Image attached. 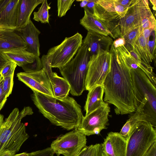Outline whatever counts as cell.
<instances>
[{
	"mask_svg": "<svg viewBox=\"0 0 156 156\" xmlns=\"http://www.w3.org/2000/svg\"><path fill=\"white\" fill-rule=\"evenodd\" d=\"M54 154L52 149L50 147L28 153V156H54Z\"/></svg>",
	"mask_w": 156,
	"mask_h": 156,
	"instance_id": "35",
	"label": "cell"
},
{
	"mask_svg": "<svg viewBox=\"0 0 156 156\" xmlns=\"http://www.w3.org/2000/svg\"><path fill=\"white\" fill-rule=\"evenodd\" d=\"M22 67L26 73H33L38 72L41 70L43 68L41 58L39 57L35 56L34 62L28 63Z\"/></svg>",
	"mask_w": 156,
	"mask_h": 156,
	"instance_id": "30",
	"label": "cell"
},
{
	"mask_svg": "<svg viewBox=\"0 0 156 156\" xmlns=\"http://www.w3.org/2000/svg\"><path fill=\"white\" fill-rule=\"evenodd\" d=\"M3 118V116L2 115L0 114V129L1 128L2 125L4 122Z\"/></svg>",
	"mask_w": 156,
	"mask_h": 156,
	"instance_id": "46",
	"label": "cell"
},
{
	"mask_svg": "<svg viewBox=\"0 0 156 156\" xmlns=\"http://www.w3.org/2000/svg\"><path fill=\"white\" fill-rule=\"evenodd\" d=\"M50 8L47 0H44L41 6L37 12H34L33 19L38 22L42 23H49L48 10Z\"/></svg>",
	"mask_w": 156,
	"mask_h": 156,
	"instance_id": "28",
	"label": "cell"
},
{
	"mask_svg": "<svg viewBox=\"0 0 156 156\" xmlns=\"http://www.w3.org/2000/svg\"><path fill=\"white\" fill-rule=\"evenodd\" d=\"M84 9V15L80 20V24L88 32L106 36H109L108 31L102 23L88 10Z\"/></svg>",
	"mask_w": 156,
	"mask_h": 156,
	"instance_id": "22",
	"label": "cell"
},
{
	"mask_svg": "<svg viewBox=\"0 0 156 156\" xmlns=\"http://www.w3.org/2000/svg\"><path fill=\"white\" fill-rule=\"evenodd\" d=\"M131 122V130L126 139V156H144L156 142V128L145 122Z\"/></svg>",
	"mask_w": 156,
	"mask_h": 156,
	"instance_id": "6",
	"label": "cell"
},
{
	"mask_svg": "<svg viewBox=\"0 0 156 156\" xmlns=\"http://www.w3.org/2000/svg\"><path fill=\"white\" fill-rule=\"evenodd\" d=\"M134 0H115L118 4L126 8H128Z\"/></svg>",
	"mask_w": 156,
	"mask_h": 156,
	"instance_id": "42",
	"label": "cell"
},
{
	"mask_svg": "<svg viewBox=\"0 0 156 156\" xmlns=\"http://www.w3.org/2000/svg\"><path fill=\"white\" fill-rule=\"evenodd\" d=\"M17 65L13 61L9 60L2 70L0 74L3 78L14 75Z\"/></svg>",
	"mask_w": 156,
	"mask_h": 156,
	"instance_id": "32",
	"label": "cell"
},
{
	"mask_svg": "<svg viewBox=\"0 0 156 156\" xmlns=\"http://www.w3.org/2000/svg\"><path fill=\"white\" fill-rule=\"evenodd\" d=\"M9 60L13 61L17 65L22 67L34 62L35 56L25 49H18L3 52Z\"/></svg>",
	"mask_w": 156,
	"mask_h": 156,
	"instance_id": "24",
	"label": "cell"
},
{
	"mask_svg": "<svg viewBox=\"0 0 156 156\" xmlns=\"http://www.w3.org/2000/svg\"><path fill=\"white\" fill-rule=\"evenodd\" d=\"M13 156H28V153L23 152L20 154H15Z\"/></svg>",
	"mask_w": 156,
	"mask_h": 156,
	"instance_id": "45",
	"label": "cell"
},
{
	"mask_svg": "<svg viewBox=\"0 0 156 156\" xmlns=\"http://www.w3.org/2000/svg\"><path fill=\"white\" fill-rule=\"evenodd\" d=\"M102 144L108 156H126V140L119 133H109Z\"/></svg>",
	"mask_w": 156,
	"mask_h": 156,
	"instance_id": "15",
	"label": "cell"
},
{
	"mask_svg": "<svg viewBox=\"0 0 156 156\" xmlns=\"http://www.w3.org/2000/svg\"><path fill=\"white\" fill-rule=\"evenodd\" d=\"M96 2L106 10L115 12L122 18L124 16L128 8L117 3L115 0H96Z\"/></svg>",
	"mask_w": 156,
	"mask_h": 156,
	"instance_id": "26",
	"label": "cell"
},
{
	"mask_svg": "<svg viewBox=\"0 0 156 156\" xmlns=\"http://www.w3.org/2000/svg\"><path fill=\"white\" fill-rule=\"evenodd\" d=\"M96 1L92 14L107 29L110 37L114 39L121 37L120 21L122 17L115 12L106 10Z\"/></svg>",
	"mask_w": 156,
	"mask_h": 156,
	"instance_id": "13",
	"label": "cell"
},
{
	"mask_svg": "<svg viewBox=\"0 0 156 156\" xmlns=\"http://www.w3.org/2000/svg\"><path fill=\"white\" fill-rule=\"evenodd\" d=\"M16 154L13 152L7 151L4 152L1 156H13Z\"/></svg>",
	"mask_w": 156,
	"mask_h": 156,
	"instance_id": "43",
	"label": "cell"
},
{
	"mask_svg": "<svg viewBox=\"0 0 156 156\" xmlns=\"http://www.w3.org/2000/svg\"><path fill=\"white\" fill-rule=\"evenodd\" d=\"M19 0H0V28L16 29Z\"/></svg>",
	"mask_w": 156,
	"mask_h": 156,
	"instance_id": "14",
	"label": "cell"
},
{
	"mask_svg": "<svg viewBox=\"0 0 156 156\" xmlns=\"http://www.w3.org/2000/svg\"><path fill=\"white\" fill-rule=\"evenodd\" d=\"M141 26L142 30L148 28L156 29V21L153 14L143 20Z\"/></svg>",
	"mask_w": 156,
	"mask_h": 156,
	"instance_id": "34",
	"label": "cell"
},
{
	"mask_svg": "<svg viewBox=\"0 0 156 156\" xmlns=\"http://www.w3.org/2000/svg\"><path fill=\"white\" fill-rule=\"evenodd\" d=\"M109 71L102 84L105 95L104 101L115 106L117 115L135 111L130 69L127 65L121 47L112 44Z\"/></svg>",
	"mask_w": 156,
	"mask_h": 156,
	"instance_id": "1",
	"label": "cell"
},
{
	"mask_svg": "<svg viewBox=\"0 0 156 156\" xmlns=\"http://www.w3.org/2000/svg\"><path fill=\"white\" fill-rule=\"evenodd\" d=\"M27 45L26 50L35 56L40 55L39 35L41 32L36 28L30 20L29 23L24 27L15 30Z\"/></svg>",
	"mask_w": 156,
	"mask_h": 156,
	"instance_id": "16",
	"label": "cell"
},
{
	"mask_svg": "<svg viewBox=\"0 0 156 156\" xmlns=\"http://www.w3.org/2000/svg\"><path fill=\"white\" fill-rule=\"evenodd\" d=\"M3 78L2 77L0 81V111L3 107L7 100L3 89Z\"/></svg>",
	"mask_w": 156,
	"mask_h": 156,
	"instance_id": "37",
	"label": "cell"
},
{
	"mask_svg": "<svg viewBox=\"0 0 156 156\" xmlns=\"http://www.w3.org/2000/svg\"><path fill=\"white\" fill-rule=\"evenodd\" d=\"M31 97L39 111L53 125L68 130L80 125L84 116L81 106L73 98L61 99L35 92Z\"/></svg>",
	"mask_w": 156,
	"mask_h": 156,
	"instance_id": "2",
	"label": "cell"
},
{
	"mask_svg": "<svg viewBox=\"0 0 156 156\" xmlns=\"http://www.w3.org/2000/svg\"><path fill=\"white\" fill-rule=\"evenodd\" d=\"M144 156H156V142L152 145Z\"/></svg>",
	"mask_w": 156,
	"mask_h": 156,
	"instance_id": "39",
	"label": "cell"
},
{
	"mask_svg": "<svg viewBox=\"0 0 156 156\" xmlns=\"http://www.w3.org/2000/svg\"><path fill=\"white\" fill-rule=\"evenodd\" d=\"M125 44V41L123 38L120 37L115 39L113 41L112 44L115 48H117L124 45Z\"/></svg>",
	"mask_w": 156,
	"mask_h": 156,
	"instance_id": "41",
	"label": "cell"
},
{
	"mask_svg": "<svg viewBox=\"0 0 156 156\" xmlns=\"http://www.w3.org/2000/svg\"><path fill=\"white\" fill-rule=\"evenodd\" d=\"M33 113L29 106L25 107L20 112L15 108L3 122L0 129V156L7 151L16 153L19 151L29 137L21 120L26 115Z\"/></svg>",
	"mask_w": 156,
	"mask_h": 156,
	"instance_id": "4",
	"label": "cell"
},
{
	"mask_svg": "<svg viewBox=\"0 0 156 156\" xmlns=\"http://www.w3.org/2000/svg\"><path fill=\"white\" fill-rule=\"evenodd\" d=\"M152 3V4L153 5V9L154 10H156V0H150V1Z\"/></svg>",
	"mask_w": 156,
	"mask_h": 156,
	"instance_id": "47",
	"label": "cell"
},
{
	"mask_svg": "<svg viewBox=\"0 0 156 156\" xmlns=\"http://www.w3.org/2000/svg\"><path fill=\"white\" fill-rule=\"evenodd\" d=\"M90 54L87 44H82L74 58L63 67L59 69L62 75L70 85L71 94L81 95L86 90V81Z\"/></svg>",
	"mask_w": 156,
	"mask_h": 156,
	"instance_id": "5",
	"label": "cell"
},
{
	"mask_svg": "<svg viewBox=\"0 0 156 156\" xmlns=\"http://www.w3.org/2000/svg\"><path fill=\"white\" fill-rule=\"evenodd\" d=\"M131 127V124L130 121L128 120L122 128L119 134L126 139L130 131Z\"/></svg>",
	"mask_w": 156,
	"mask_h": 156,
	"instance_id": "36",
	"label": "cell"
},
{
	"mask_svg": "<svg viewBox=\"0 0 156 156\" xmlns=\"http://www.w3.org/2000/svg\"><path fill=\"white\" fill-rule=\"evenodd\" d=\"M101 156H108L103 151Z\"/></svg>",
	"mask_w": 156,
	"mask_h": 156,
	"instance_id": "48",
	"label": "cell"
},
{
	"mask_svg": "<svg viewBox=\"0 0 156 156\" xmlns=\"http://www.w3.org/2000/svg\"><path fill=\"white\" fill-rule=\"evenodd\" d=\"M103 151L102 144H96L85 146L77 156H101Z\"/></svg>",
	"mask_w": 156,
	"mask_h": 156,
	"instance_id": "29",
	"label": "cell"
},
{
	"mask_svg": "<svg viewBox=\"0 0 156 156\" xmlns=\"http://www.w3.org/2000/svg\"><path fill=\"white\" fill-rule=\"evenodd\" d=\"M27 45L14 30L2 29L0 30V52L18 49H26Z\"/></svg>",
	"mask_w": 156,
	"mask_h": 156,
	"instance_id": "18",
	"label": "cell"
},
{
	"mask_svg": "<svg viewBox=\"0 0 156 156\" xmlns=\"http://www.w3.org/2000/svg\"><path fill=\"white\" fill-rule=\"evenodd\" d=\"M156 29L151 28H148L142 30V34L143 37L146 39H147L151 35L152 33L154 31H156Z\"/></svg>",
	"mask_w": 156,
	"mask_h": 156,
	"instance_id": "40",
	"label": "cell"
},
{
	"mask_svg": "<svg viewBox=\"0 0 156 156\" xmlns=\"http://www.w3.org/2000/svg\"><path fill=\"white\" fill-rule=\"evenodd\" d=\"M82 2L80 4V5L81 7L83 8L86 6L88 2V0H81L79 1Z\"/></svg>",
	"mask_w": 156,
	"mask_h": 156,
	"instance_id": "44",
	"label": "cell"
},
{
	"mask_svg": "<svg viewBox=\"0 0 156 156\" xmlns=\"http://www.w3.org/2000/svg\"><path fill=\"white\" fill-rule=\"evenodd\" d=\"M2 78L1 75L0 74V81H1V79Z\"/></svg>",
	"mask_w": 156,
	"mask_h": 156,
	"instance_id": "49",
	"label": "cell"
},
{
	"mask_svg": "<svg viewBox=\"0 0 156 156\" xmlns=\"http://www.w3.org/2000/svg\"><path fill=\"white\" fill-rule=\"evenodd\" d=\"M121 47L126 63L130 69L138 68L140 69L145 73L152 82L156 85V77L153 71V67L142 61L137 54H135L133 57L124 45Z\"/></svg>",
	"mask_w": 156,
	"mask_h": 156,
	"instance_id": "20",
	"label": "cell"
},
{
	"mask_svg": "<svg viewBox=\"0 0 156 156\" xmlns=\"http://www.w3.org/2000/svg\"><path fill=\"white\" fill-rule=\"evenodd\" d=\"M1 29H1V28H0V30Z\"/></svg>",
	"mask_w": 156,
	"mask_h": 156,
	"instance_id": "50",
	"label": "cell"
},
{
	"mask_svg": "<svg viewBox=\"0 0 156 156\" xmlns=\"http://www.w3.org/2000/svg\"><path fill=\"white\" fill-rule=\"evenodd\" d=\"M9 61L3 53L0 52V74L3 68Z\"/></svg>",
	"mask_w": 156,
	"mask_h": 156,
	"instance_id": "38",
	"label": "cell"
},
{
	"mask_svg": "<svg viewBox=\"0 0 156 156\" xmlns=\"http://www.w3.org/2000/svg\"><path fill=\"white\" fill-rule=\"evenodd\" d=\"M74 0H58L57 1L58 16L61 17L65 16L74 2Z\"/></svg>",
	"mask_w": 156,
	"mask_h": 156,
	"instance_id": "31",
	"label": "cell"
},
{
	"mask_svg": "<svg viewBox=\"0 0 156 156\" xmlns=\"http://www.w3.org/2000/svg\"><path fill=\"white\" fill-rule=\"evenodd\" d=\"M110 111L108 103L105 102L101 106L84 116L77 129L86 136L98 135L102 130L107 129Z\"/></svg>",
	"mask_w": 156,
	"mask_h": 156,
	"instance_id": "11",
	"label": "cell"
},
{
	"mask_svg": "<svg viewBox=\"0 0 156 156\" xmlns=\"http://www.w3.org/2000/svg\"><path fill=\"white\" fill-rule=\"evenodd\" d=\"M104 93L102 85L96 86L88 90L84 107L85 115L98 108L105 103L103 100Z\"/></svg>",
	"mask_w": 156,
	"mask_h": 156,
	"instance_id": "21",
	"label": "cell"
},
{
	"mask_svg": "<svg viewBox=\"0 0 156 156\" xmlns=\"http://www.w3.org/2000/svg\"><path fill=\"white\" fill-rule=\"evenodd\" d=\"M109 52L99 50L90 56L88 63L86 81V90H89L98 85H102L110 66Z\"/></svg>",
	"mask_w": 156,
	"mask_h": 156,
	"instance_id": "8",
	"label": "cell"
},
{
	"mask_svg": "<svg viewBox=\"0 0 156 156\" xmlns=\"http://www.w3.org/2000/svg\"><path fill=\"white\" fill-rule=\"evenodd\" d=\"M153 14L147 0H134L120 21L121 37L141 25L145 18Z\"/></svg>",
	"mask_w": 156,
	"mask_h": 156,
	"instance_id": "10",
	"label": "cell"
},
{
	"mask_svg": "<svg viewBox=\"0 0 156 156\" xmlns=\"http://www.w3.org/2000/svg\"><path fill=\"white\" fill-rule=\"evenodd\" d=\"M44 0H19L15 30L23 28L29 23L33 11Z\"/></svg>",
	"mask_w": 156,
	"mask_h": 156,
	"instance_id": "19",
	"label": "cell"
},
{
	"mask_svg": "<svg viewBox=\"0 0 156 156\" xmlns=\"http://www.w3.org/2000/svg\"><path fill=\"white\" fill-rule=\"evenodd\" d=\"M86 136L75 129L58 136L52 142L50 147L57 156H77L86 146Z\"/></svg>",
	"mask_w": 156,
	"mask_h": 156,
	"instance_id": "9",
	"label": "cell"
},
{
	"mask_svg": "<svg viewBox=\"0 0 156 156\" xmlns=\"http://www.w3.org/2000/svg\"><path fill=\"white\" fill-rule=\"evenodd\" d=\"M130 71L135 111L129 119L149 123L156 128V85L140 69H131Z\"/></svg>",
	"mask_w": 156,
	"mask_h": 156,
	"instance_id": "3",
	"label": "cell"
},
{
	"mask_svg": "<svg viewBox=\"0 0 156 156\" xmlns=\"http://www.w3.org/2000/svg\"><path fill=\"white\" fill-rule=\"evenodd\" d=\"M113 41L109 36L88 32L82 44L87 45L90 56L96 54L99 50L109 52Z\"/></svg>",
	"mask_w": 156,
	"mask_h": 156,
	"instance_id": "17",
	"label": "cell"
},
{
	"mask_svg": "<svg viewBox=\"0 0 156 156\" xmlns=\"http://www.w3.org/2000/svg\"><path fill=\"white\" fill-rule=\"evenodd\" d=\"M134 49L142 61L151 65V63L154 58L150 51L147 40L143 37L142 34L136 41Z\"/></svg>",
	"mask_w": 156,
	"mask_h": 156,
	"instance_id": "25",
	"label": "cell"
},
{
	"mask_svg": "<svg viewBox=\"0 0 156 156\" xmlns=\"http://www.w3.org/2000/svg\"><path fill=\"white\" fill-rule=\"evenodd\" d=\"M142 32V29L140 26L133 29L122 37L125 41L124 45L128 51L130 52L133 50L135 43Z\"/></svg>",
	"mask_w": 156,
	"mask_h": 156,
	"instance_id": "27",
	"label": "cell"
},
{
	"mask_svg": "<svg viewBox=\"0 0 156 156\" xmlns=\"http://www.w3.org/2000/svg\"><path fill=\"white\" fill-rule=\"evenodd\" d=\"M17 76L19 80L30 87L33 92L54 97L49 78L44 69L35 73H19Z\"/></svg>",
	"mask_w": 156,
	"mask_h": 156,
	"instance_id": "12",
	"label": "cell"
},
{
	"mask_svg": "<svg viewBox=\"0 0 156 156\" xmlns=\"http://www.w3.org/2000/svg\"><path fill=\"white\" fill-rule=\"evenodd\" d=\"M82 41V35L77 32L66 37L59 44L50 48L46 55L50 60L51 67L59 69L65 66L76 54Z\"/></svg>",
	"mask_w": 156,
	"mask_h": 156,
	"instance_id": "7",
	"label": "cell"
},
{
	"mask_svg": "<svg viewBox=\"0 0 156 156\" xmlns=\"http://www.w3.org/2000/svg\"><path fill=\"white\" fill-rule=\"evenodd\" d=\"M13 75L3 78V89L6 98L11 94L13 84Z\"/></svg>",
	"mask_w": 156,
	"mask_h": 156,
	"instance_id": "33",
	"label": "cell"
},
{
	"mask_svg": "<svg viewBox=\"0 0 156 156\" xmlns=\"http://www.w3.org/2000/svg\"><path fill=\"white\" fill-rule=\"evenodd\" d=\"M50 80L54 97L62 99L68 96L70 91V85L64 78L53 72Z\"/></svg>",
	"mask_w": 156,
	"mask_h": 156,
	"instance_id": "23",
	"label": "cell"
}]
</instances>
